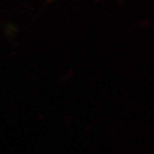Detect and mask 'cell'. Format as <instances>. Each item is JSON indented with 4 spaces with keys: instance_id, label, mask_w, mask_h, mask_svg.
<instances>
[]
</instances>
